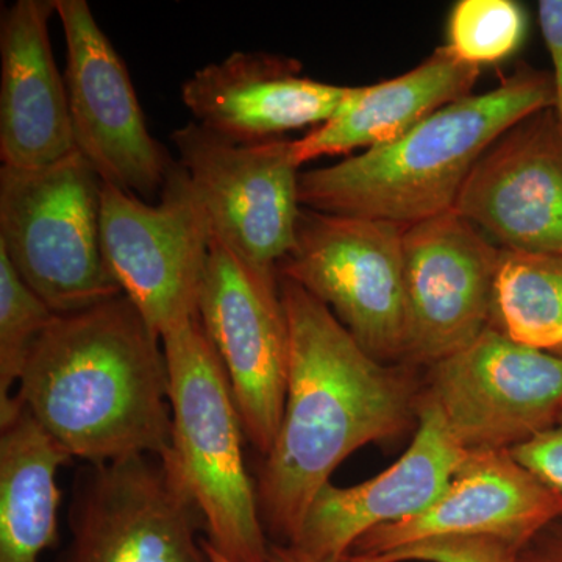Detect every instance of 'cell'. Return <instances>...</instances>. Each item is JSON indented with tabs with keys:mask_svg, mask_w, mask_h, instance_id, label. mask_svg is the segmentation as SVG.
I'll use <instances>...</instances> for the list:
<instances>
[{
	"mask_svg": "<svg viewBox=\"0 0 562 562\" xmlns=\"http://www.w3.org/2000/svg\"><path fill=\"white\" fill-rule=\"evenodd\" d=\"M527 543L498 536H447L402 547L379 557L351 554V562H517Z\"/></svg>",
	"mask_w": 562,
	"mask_h": 562,
	"instance_id": "obj_24",
	"label": "cell"
},
{
	"mask_svg": "<svg viewBox=\"0 0 562 562\" xmlns=\"http://www.w3.org/2000/svg\"><path fill=\"white\" fill-rule=\"evenodd\" d=\"M102 246L122 294L158 336L199 314L211 224L190 177L173 162L158 205L103 183Z\"/></svg>",
	"mask_w": 562,
	"mask_h": 562,
	"instance_id": "obj_8",
	"label": "cell"
},
{
	"mask_svg": "<svg viewBox=\"0 0 562 562\" xmlns=\"http://www.w3.org/2000/svg\"><path fill=\"white\" fill-rule=\"evenodd\" d=\"M169 371L172 450L205 525L206 542L231 562H268L257 486L227 372L199 314L161 336Z\"/></svg>",
	"mask_w": 562,
	"mask_h": 562,
	"instance_id": "obj_4",
	"label": "cell"
},
{
	"mask_svg": "<svg viewBox=\"0 0 562 562\" xmlns=\"http://www.w3.org/2000/svg\"><path fill=\"white\" fill-rule=\"evenodd\" d=\"M102 188L77 150L43 168H0V250L55 314L122 294L103 254Z\"/></svg>",
	"mask_w": 562,
	"mask_h": 562,
	"instance_id": "obj_5",
	"label": "cell"
},
{
	"mask_svg": "<svg viewBox=\"0 0 562 562\" xmlns=\"http://www.w3.org/2000/svg\"><path fill=\"white\" fill-rule=\"evenodd\" d=\"M406 331L403 364L428 366L468 349L494 325L502 249L450 210L403 235Z\"/></svg>",
	"mask_w": 562,
	"mask_h": 562,
	"instance_id": "obj_13",
	"label": "cell"
},
{
	"mask_svg": "<svg viewBox=\"0 0 562 562\" xmlns=\"http://www.w3.org/2000/svg\"><path fill=\"white\" fill-rule=\"evenodd\" d=\"M66 40V91L76 150L103 183L162 191L173 161L150 135L127 66L87 0H55Z\"/></svg>",
	"mask_w": 562,
	"mask_h": 562,
	"instance_id": "obj_12",
	"label": "cell"
},
{
	"mask_svg": "<svg viewBox=\"0 0 562 562\" xmlns=\"http://www.w3.org/2000/svg\"><path fill=\"white\" fill-rule=\"evenodd\" d=\"M172 143L211 232L255 272L279 280L302 210L292 140L236 144L190 122L172 133Z\"/></svg>",
	"mask_w": 562,
	"mask_h": 562,
	"instance_id": "obj_9",
	"label": "cell"
},
{
	"mask_svg": "<svg viewBox=\"0 0 562 562\" xmlns=\"http://www.w3.org/2000/svg\"><path fill=\"white\" fill-rule=\"evenodd\" d=\"M417 419L412 446L390 469L358 486L325 484L291 546L322 560H339L366 532L416 516L438 501L469 452L454 441L438 409L420 401V395Z\"/></svg>",
	"mask_w": 562,
	"mask_h": 562,
	"instance_id": "obj_16",
	"label": "cell"
},
{
	"mask_svg": "<svg viewBox=\"0 0 562 562\" xmlns=\"http://www.w3.org/2000/svg\"><path fill=\"white\" fill-rule=\"evenodd\" d=\"M420 401L441 414L469 453L512 450L562 414V357L531 349L491 327L422 384Z\"/></svg>",
	"mask_w": 562,
	"mask_h": 562,
	"instance_id": "obj_10",
	"label": "cell"
},
{
	"mask_svg": "<svg viewBox=\"0 0 562 562\" xmlns=\"http://www.w3.org/2000/svg\"><path fill=\"white\" fill-rule=\"evenodd\" d=\"M479 66L460 60L449 46L395 79L360 87L330 121L292 140L299 166L325 157L373 149L401 138L436 111L471 94Z\"/></svg>",
	"mask_w": 562,
	"mask_h": 562,
	"instance_id": "obj_19",
	"label": "cell"
},
{
	"mask_svg": "<svg viewBox=\"0 0 562 562\" xmlns=\"http://www.w3.org/2000/svg\"><path fill=\"white\" fill-rule=\"evenodd\" d=\"M160 336L124 294L57 314L33 344L20 398L70 458L109 462L172 450Z\"/></svg>",
	"mask_w": 562,
	"mask_h": 562,
	"instance_id": "obj_2",
	"label": "cell"
},
{
	"mask_svg": "<svg viewBox=\"0 0 562 562\" xmlns=\"http://www.w3.org/2000/svg\"><path fill=\"white\" fill-rule=\"evenodd\" d=\"M517 562H562V517L539 531L524 547Z\"/></svg>",
	"mask_w": 562,
	"mask_h": 562,
	"instance_id": "obj_27",
	"label": "cell"
},
{
	"mask_svg": "<svg viewBox=\"0 0 562 562\" xmlns=\"http://www.w3.org/2000/svg\"><path fill=\"white\" fill-rule=\"evenodd\" d=\"M492 327L522 346L562 353V255L502 249Z\"/></svg>",
	"mask_w": 562,
	"mask_h": 562,
	"instance_id": "obj_21",
	"label": "cell"
},
{
	"mask_svg": "<svg viewBox=\"0 0 562 562\" xmlns=\"http://www.w3.org/2000/svg\"><path fill=\"white\" fill-rule=\"evenodd\" d=\"M279 281L290 328L286 403L255 486L266 535L292 543L317 492L346 458L412 427L422 383L413 366L373 360L301 284Z\"/></svg>",
	"mask_w": 562,
	"mask_h": 562,
	"instance_id": "obj_1",
	"label": "cell"
},
{
	"mask_svg": "<svg viewBox=\"0 0 562 562\" xmlns=\"http://www.w3.org/2000/svg\"><path fill=\"white\" fill-rule=\"evenodd\" d=\"M527 14L513 0H461L449 20V44L473 66L506 60L522 46Z\"/></svg>",
	"mask_w": 562,
	"mask_h": 562,
	"instance_id": "obj_22",
	"label": "cell"
},
{
	"mask_svg": "<svg viewBox=\"0 0 562 562\" xmlns=\"http://www.w3.org/2000/svg\"><path fill=\"white\" fill-rule=\"evenodd\" d=\"M68 527L57 562H210L202 514L171 453L85 462Z\"/></svg>",
	"mask_w": 562,
	"mask_h": 562,
	"instance_id": "obj_6",
	"label": "cell"
},
{
	"mask_svg": "<svg viewBox=\"0 0 562 562\" xmlns=\"http://www.w3.org/2000/svg\"><path fill=\"white\" fill-rule=\"evenodd\" d=\"M70 460L20 398L0 408V562H40L58 542L57 473Z\"/></svg>",
	"mask_w": 562,
	"mask_h": 562,
	"instance_id": "obj_20",
	"label": "cell"
},
{
	"mask_svg": "<svg viewBox=\"0 0 562 562\" xmlns=\"http://www.w3.org/2000/svg\"><path fill=\"white\" fill-rule=\"evenodd\" d=\"M538 10L542 36L553 61V81L554 91H557L554 111L562 125V0H541Z\"/></svg>",
	"mask_w": 562,
	"mask_h": 562,
	"instance_id": "obj_26",
	"label": "cell"
},
{
	"mask_svg": "<svg viewBox=\"0 0 562 562\" xmlns=\"http://www.w3.org/2000/svg\"><path fill=\"white\" fill-rule=\"evenodd\" d=\"M554 103L552 74L516 70L494 90L449 103L392 143L301 172L299 201L317 213L412 227L453 210L495 140Z\"/></svg>",
	"mask_w": 562,
	"mask_h": 562,
	"instance_id": "obj_3",
	"label": "cell"
},
{
	"mask_svg": "<svg viewBox=\"0 0 562 562\" xmlns=\"http://www.w3.org/2000/svg\"><path fill=\"white\" fill-rule=\"evenodd\" d=\"M509 452L519 464L562 494V414L552 427Z\"/></svg>",
	"mask_w": 562,
	"mask_h": 562,
	"instance_id": "obj_25",
	"label": "cell"
},
{
	"mask_svg": "<svg viewBox=\"0 0 562 562\" xmlns=\"http://www.w3.org/2000/svg\"><path fill=\"white\" fill-rule=\"evenodd\" d=\"M203 550H205L206 558L210 562H231L221 557L213 547L202 539ZM268 562H351L350 553L347 557L339 558V560H322V558L312 557L299 547L291 546V543H273L269 547Z\"/></svg>",
	"mask_w": 562,
	"mask_h": 562,
	"instance_id": "obj_28",
	"label": "cell"
},
{
	"mask_svg": "<svg viewBox=\"0 0 562 562\" xmlns=\"http://www.w3.org/2000/svg\"><path fill=\"white\" fill-rule=\"evenodd\" d=\"M198 310L227 372L246 438L265 458L279 435L290 373L280 281L255 272L211 232Z\"/></svg>",
	"mask_w": 562,
	"mask_h": 562,
	"instance_id": "obj_11",
	"label": "cell"
},
{
	"mask_svg": "<svg viewBox=\"0 0 562 562\" xmlns=\"http://www.w3.org/2000/svg\"><path fill=\"white\" fill-rule=\"evenodd\" d=\"M454 211L502 249L562 255V125L532 114L480 158Z\"/></svg>",
	"mask_w": 562,
	"mask_h": 562,
	"instance_id": "obj_14",
	"label": "cell"
},
{
	"mask_svg": "<svg viewBox=\"0 0 562 562\" xmlns=\"http://www.w3.org/2000/svg\"><path fill=\"white\" fill-rule=\"evenodd\" d=\"M387 221L302 209L291 254L279 277L327 305L366 353L403 364L406 286L403 235Z\"/></svg>",
	"mask_w": 562,
	"mask_h": 562,
	"instance_id": "obj_7",
	"label": "cell"
},
{
	"mask_svg": "<svg viewBox=\"0 0 562 562\" xmlns=\"http://www.w3.org/2000/svg\"><path fill=\"white\" fill-rule=\"evenodd\" d=\"M55 0H18L0 21V160L36 169L76 150L65 76L52 54Z\"/></svg>",
	"mask_w": 562,
	"mask_h": 562,
	"instance_id": "obj_18",
	"label": "cell"
},
{
	"mask_svg": "<svg viewBox=\"0 0 562 562\" xmlns=\"http://www.w3.org/2000/svg\"><path fill=\"white\" fill-rule=\"evenodd\" d=\"M562 517V494L509 450L469 453L441 497L416 516L366 532L351 554L379 557L447 536H498L528 543Z\"/></svg>",
	"mask_w": 562,
	"mask_h": 562,
	"instance_id": "obj_15",
	"label": "cell"
},
{
	"mask_svg": "<svg viewBox=\"0 0 562 562\" xmlns=\"http://www.w3.org/2000/svg\"><path fill=\"white\" fill-rule=\"evenodd\" d=\"M357 88L299 76V65L261 52H235L195 70L181 101L195 124L236 144L280 139L283 133L325 124Z\"/></svg>",
	"mask_w": 562,
	"mask_h": 562,
	"instance_id": "obj_17",
	"label": "cell"
},
{
	"mask_svg": "<svg viewBox=\"0 0 562 562\" xmlns=\"http://www.w3.org/2000/svg\"><path fill=\"white\" fill-rule=\"evenodd\" d=\"M55 316L0 250V408L13 398L33 344Z\"/></svg>",
	"mask_w": 562,
	"mask_h": 562,
	"instance_id": "obj_23",
	"label": "cell"
}]
</instances>
